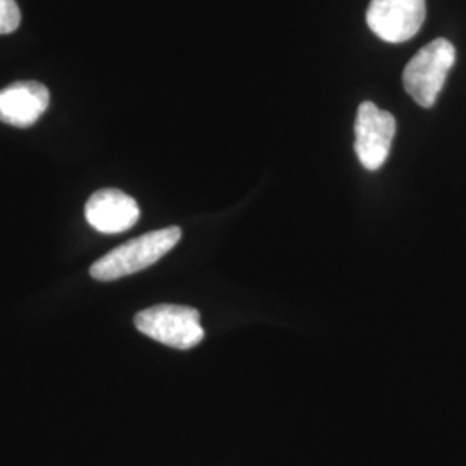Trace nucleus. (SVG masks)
<instances>
[{"label":"nucleus","instance_id":"6e6552de","mask_svg":"<svg viewBox=\"0 0 466 466\" xmlns=\"http://www.w3.org/2000/svg\"><path fill=\"white\" fill-rule=\"evenodd\" d=\"M21 23V13L16 0H0V35L16 32Z\"/></svg>","mask_w":466,"mask_h":466},{"label":"nucleus","instance_id":"7ed1b4c3","mask_svg":"<svg viewBox=\"0 0 466 466\" xmlns=\"http://www.w3.org/2000/svg\"><path fill=\"white\" fill-rule=\"evenodd\" d=\"M135 327L175 350H192L204 339L199 311L178 304H157L140 311L135 317Z\"/></svg>","mask_w":466,"mask_h":466},{"label":"nucleus","instance_id":"f257e3e1","mask_svg":"<svg viewBox=\"0 0 466 466\" xmlns=\"http://www.w3.org/2000/svg\"><path fill=\"white\" fill-rule=\"evenodd\" d=\"M180 238L182 230L178 227L144 233L97 259L90 267V277L99 282H113L134 275L157 263L180 242Z\"/></svg>","mask_w":466,"mask_h":466},{"label":"nucleus","instance_id":"f03ea898","mask_svg":"<svg viewBox=\"0 0 466 466\" xmlns=\"http://www.w3.org/2000/svg\"><path fill=\"white\" fill-rule=\"evenodd\" d=\"M456 61V49L446 38H435L408 63L402 84L411 99L421 107H432Z\"/></svg>","mask_w":466,"mask_h":466},{"label":"nucleus","instance_id":"20e7f679","mask_svg":"<svg viewBox=\"0 0 466 466\" xmlns=\"http://www.w3.org/2000/svg\"><path fill=\"white\" fill-rule=\"evenodd\" d=\"M354 135V150L360 163L368 171H377L390 154L396 135V117L367 100L358 107Z\"/></svg>","mask_w":466,"mask_h":466},{"label":"nucleus","instance_id":"0eeeda50","mask_svg":"<svg viewBox=\"0 0 466 466\" xmlns=\"http://www.w3.org/2000/svg\"><path fill=\"white\" fill-rule=\"evenodd\" d=\"M49 88L38 82H16L0 90V121L17 128L35 125L49 107Z\"/></svg>","mask_w":466,"mask_h":466},{"label":"nucleus","instance_id":"39448f33","mask_svg":"<svg viewBox=\"0 0 466 466\" xmlns=\"http://www.w3.org/2000/svg\"><path fill=\"white\" fill-rule=\"evenodd\" d=\"M425 15V0H371L367 23L383 42L402 44L420 32Z\"/></svg>","mask_w":466,"mask_h":466},{"label":"nucleus","instance_id":"423d86ee","mask_svg":"<svg viewBox=\"0 0 466 466\" xmlns=\"http://www.w3.org/2000/svg\"><path fill=\"white\" fill-rule=\"evenodd\" d=\"M85 218L97 232L113 235L130 230L140 218V208L128 194L117 188H102L86 200Z\"/></svg>","mask_w":466,"mask_h":466}]
</instances>
